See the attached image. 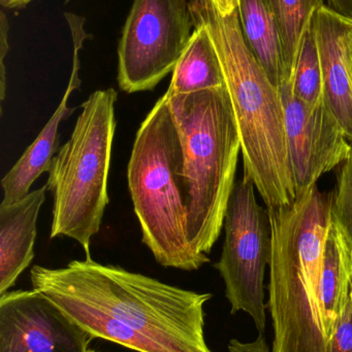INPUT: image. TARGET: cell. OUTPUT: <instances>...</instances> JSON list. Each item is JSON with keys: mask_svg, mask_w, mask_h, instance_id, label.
<instances>
[{"mask_svg": "<svg viewBox=\"0 0 352 352\" xmlns=\"http://www.w3.org/2000/svg\"><path fill=\"white\" fill-rule=\"evenodd\" d=\"M30 280L94 338L138 352H213L205 337L204 310L212 294L92 258L58 269L35 265Z\"/></svg>", "mask_w": 352, "mask_h": 352, "instance_id": "1", "label": "cell"}, {"mask_svg": "<svg viewBox=\"0 0 352 352\" xmlns=\"http://www.w3.org/2000/svg\"><path fill=\"white\" fill-rule=\"evenodd\" d=\"M194 24L206 27L225 76L241 142L244 175L252 180L268 209L297 199L278 88L248 47L238 10L219 14L211 0H190Z\"/></svg>", "mask_w": 352, "mask_h": 352, "instance_id": "2", "label": "cell"}, {"mask_svg": "<svg viewBox=\"0 0 352 352\" xmlns=\"http://www.w3.org/2000/svg\"><path fill=\"white\" fill-rule=\"evenodd\" d=\"M333 192L313 186L293 204L268 209L271 225L269 305L271 352H328L320 303L324 244Z\"/></svg>", "mask_w": 352, "mask_h": 352, "instance_id": "3", "label": "cell"}, {"mask_svg": "<svg viewBox=\"0 0 352 352\" xmlns=\"http://www.w3.org/2000/svg\"><path fill=\"white\" fill-rule=\"evenodd\" d=\"M183 150L188 236L208 256L225 226L241 142L227 88L165 94Z\"/></svg>", "mask_w": 352, "mask_h": 352, "instance_id": "4", "label": "cell"}, {"mask_svg": "<svg viewBox=\"0 0 352 352\" xmlns=\"http://www.w3.org/2000/svg\"><path fill=\"white\" fill-rule=\"evenodd\" d=\"M127 179L143 242L157 263L183 271L210 263L194 250L188 236L183 150L165 95L136 132Z\"/></svg>", "mask_w": 352, "mask_h": 352, "instance_id": "5", "label": "cell"}, {"mask_svg": "<svg viewBox=\"0 0 352 352\" xmlns=\"http://www.w3.org/2000/svg\"><path fill=\"white\" fill-rule=\"evenodd\" d=\"M117 96L110 88L95 91L83 102L72 135L60 146L48 173L45 186L54 201L50 237L76 240L86 258H91V240L101 230L110 201Z\"/></svg>", "mask_w": 352, "mask_h": 352, "instance_id": "6", "label": "cell"}, {"mask_svg": "<svg viewBox=\"0 0 352 352\" xmlns=\"http://www.w3.org/2000/svg\"><path fill=\"white\" fill-rule=\"evenodd\" d=\"M225 238L215 264L225 285L231 314H249L260 335L266 331L265 272L270 264L268 209L258 204L256 186L247 176L236 182L225 219Z\"/></svg>", "mask_w": 352, "mask_h": 352, "instance_id": "7", "label": "cell"}, {"mask_svg": "<svg viewBox=\"0 0 352 352\" xmlns=\"http://www.w3.org/2000/svg\"><path fill=\"white\" fill-rule=\"evenodd\" d=\"M192 26L187 0H134L118 47L120 89L153 90L175 69Z\"/></svg>", "mask_w": 352, "mask_h": 352, "instance_id": "8", "label": "cell"}, {"mask_svg": "<svg viewBox=\"0 0 352 352\" xmlns=\"http://www.w3.org/2000/svg\"><path fill=\"white\" fill-rule=\"evenodd\" d=\"M278 90L298 198L318 186L322 175L342 166L351 158L352 144L326 101L307 104L295 96L291 82Z\"/></svg>", "mask_w": 352, "mask_h": 352, "instance_id": "9", "label": "cell"}, {"mask_svg": "<svg viewBox=\"0 0 352 352\" xmlns=\"http://www.w3.org/2000/svg\"><path fill=\"white\" fill-rule=\"evenodd\" d=\"M93 339L37 289L0 296V352H86Z\"/></svg>", "mask_w": 352, "mask_h": 352, "instance_id": "10", "label": "cell"}, {"mask_svg": "<svg viewBox=\"0 0 352 352\" xmlns=\"http://www.w3.org/2000/svg\"><path fill=\"white\" fill-rule=\"evenodd\" d=\"M66 20L72 31L74 43V59L70 82L64 93L63 98L60 101L55 113L39 132L34 142L28 146L24 154L17 161L12 168L2 178L1 186L3 190V200L1 204H10L25 198L30 192L33 182L45 173H49L53 161L54 155L59 151V126L62 121L68 119L74 109L68 107L70 95L78 90L81 86L80 58L79 53L83 47V43L87 37L84 30V18L68 12Z\"/></svg>", "mask_w": 352, "mask_h": 352, "instance_id": "11", "label": "cell"}, {"mask_svg": "<svg viewBox=\"0 0 352 352\" xmlns=\"http://www.w3.org/2000/svg\"><path fill=\"white\" fill-rule=\"evenodd\" d=\"M312 23L322 63L324 101L352 144V80L349 62L352 19L324 6L314 14Z\"/></svg>", "mask_w": 352, "mask_h": 352, "instance_id": "12", "label": "cell"}, {"mask_svg": "<svg viewBox=\"0 0 352 352\" xmlns=\"http://www.w3.org/2000/svg\"><path fill=\"white\" fill-rule=\"evenodd\" d=\"M47 190L45 184L17 202L0 204V296L34 258L37 217Z\"/></svg>", "mask_w": 352, "mask_h": 352, "instance_id": "13", "label": "cell"}, {"mask_svg": "<svg viewBox=\"0 0 352 352\" xmlns=\"http://www.w3.org/2000/svg\"><path fill=\"white\" fill-rule=\"evenodd\" d=\"M352 298V248L332 214L324 244L320 303L327 339L330 340Z\"/></svg>", "mask_w": 352, "mask_h": 352, "instance_id": "14", "label": "cell"}, {"mask_svg": "<svg viewBox=\"0 0 352 352\" xmlns=\"http://www.w3.org/2000/svg\"><path fill=\"white\" fill-rule=\"evenodd\" d=\"M240 25L248 47L278 88L285 82L284 59L278 24L270 0H240Z\"/></svg>", "mask_w": 352, "mask_h": 352, "instance_id": "15", "label": "cell"}, {"mask_svg": "<svg viewBox=\"0 0 352 352\" xmlns=\"http://www.w3.org/2000/svg\"><path fill=\"white\" fill-rule=\"evenodd\" d=\"M194 30L172 76L167 95L189 94L225 87V76L214 43L206 27Z\"/></svg>", "mask_w": 352, "mask_h": 352, "instance_id": "16", "label": "cell"}, {"mask_svg": "<svg viewBox=\"0 0 352 352\" xmlns=\"http://www.w3.org/2000/svg\"><path fill=\"white\" fill-rule=\"evenodd\" d=\"M324 1L326 0H270L282 43L284 82H291L293 80L302 37L311 24L314 14L326 6Z\"/></svg>", "mask_w": 352, "mask_h": 352, "instance_id": "17", "label": "cell"}, {"mask_svg": "<svg viewBox=\"0 0 352 352\" xmlns=\"http://www.w3.org/2000/svg\"><path fill=\"white\" fill-rule=\"evenodd\" d=\"M291 87L295 96L307 104L316 105L324 101L322 63L313 23L302 37Z\"/></svg>", "mask_w": 352, "mask_h": 352, "instance_id": "18", "label": "cell"}, {"mask_svg": "<svg viewBox=\"0 0 352 352\" xmlns=\"http://www.w3.org/2000/svg\"><path fill=\"white\" fill-rule=\"evenodd\" d=\"M332 214L342 228L352 248V154L340 166L333 192Z\"/></svg>", "mask_w": 352, "mask_h": 352, "instance_id": "19", "label": "cell"}, {"mask_svg": "<svg viewBox=\"0 0 352 352\" xmlns=\"http://www.w3.org/2000/svg\"><path fill=\"white\" fill-rule=\"evenodd\" d=\"M328 352H352V298L329 340Z\"/></svg>", "mask_w": 352, "mask_h": 352, "instance_id": "20", "label": "cell"}, {"mask_svg": "<svg viewBox=\"0 0 352 352\" xmlns=\"http://www.w3.org/2000/svg\"><path fill=\"white\" fill-rule=\"evenodd\" d=\"M10 50L8 45V23L6 20V14L1 12L0 16V66H1V76H0V101L3 103L4 96H6V66H4V59L6 54Z\"/></svg>", "mask_w": 352, "mask_h": 352, "instance_id": "21", "label": "cell"}, {"mask_svg": "<svg viewBox=\"0 0 352 352\" xmlns=\"http://www.w3.org/2000/svg\"><path fill=\"white\" fill-rule=\"evenodd\" d=\"M227 347L229 352H271L262 335H260L253 342L249 343H243L237 339H233L229 341Z\"/></svg>", "mask_w": 352, "mask_h": 352, "instance_id": "22", "label": "cell"}, {"mask_svg": "<svg viewBox=\"0 0 352 352\" xmlns=\"http://www.w3.org/2000/svg\"><path fill=\"white\" fill-rule=\"evenodd\" d=\"M211 1L214 4L219 14L222 16H229L238 10L240 0H211Z\"/></svg>", "mask_w": 352, "mask_h": 352, "instance_id": "23", "label": "cell"}, {"mask_svg": "<svg viewBox=\"0 0 352 352\" xmlns=\"http://www.w3.org/2000/svg\"><path fill=\"white\" fill-rule=\"evenodd\" d=\"M328 2L331 8L352 19V0H328Z\"/></svg>", "mask_w": 352, "mask_h": 352, "instance_id": "24", "label": "cell"}, {"mask_svg": "<svg viewBox=\"0 0 352 352\" xmlns=\"http://www.w3.org/2000/svg\"><path fill=\"white\" fill-rule=\"evenodd\" d=\"M32 1H34V0H0V4H1L2 8L14 10V8H24Z\"/></svg>", "mask_w": 352, "mask_h": 352, "instance_id": "25", "label": "cell"}, {"mask_svg": "<svg viewBox=\"0 0 352 352\" xmlns=\"http://www.w3.org/2000/svg\"><path fill=\"white\" fill-rule=\"evenodd\" d=\"M349 69H351V80H352V34L351 36V39H349Z\"/></svg>", "mask_w": 352, "mask_h": 352, "instance_id": "26", "label": "cell"}, {"mask_svg": "<svg viewBox=\"0 0 352 352\" xmlns=\"http://www.w3.org/2000/svg\"><path fill=\"white\" fill-rule=\"evenodd\" d=\"M86 352H101V351H93V349H88V351H87Z\"/></svg>", "mask_w": 352, "mask_h": 352, "instance_id": "27", "label": "cell"}, {"mask_svg": "<svg viewBox=\"0 0 352 352\" xmlns=\"http://www.w3.org/2000/svg\"></svg>", "mask_w": 352, "mask_h": 352, "instance_id": "28", "label": "cell"}]
</instances>
